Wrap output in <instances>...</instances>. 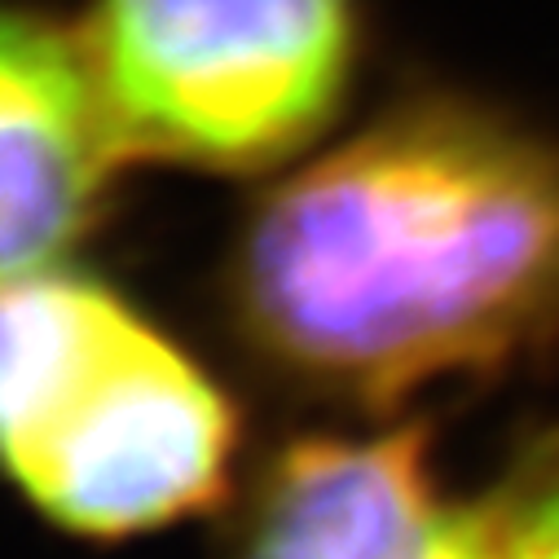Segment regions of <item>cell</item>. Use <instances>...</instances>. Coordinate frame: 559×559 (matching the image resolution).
<instances>
[{
	"label": "cell",
	"instance_id": "277c9868",
	"mask_svg": "<svg viewBox=\"0 0 559 559\" xmlns=\"http://www.w3.org/2000/svg\"><path fill=\"white\" fill-rule=\"evenodd\" d=\"M528 476L480 498L445 493L424 418L374 437H292L255 467L225 559H507Z\"/></svg>",
	"mask_w": 559,
	"mask_h": 559
},
{
	"label": "cell",
	"instance_id": "7a4b0ae2",
	"mask_svg": "<svg viewBox=\"0 0 559 559\" xmlns=\"http://www.w3.org/2000/svg\"><path fill=\"white\" fill-rule=\"evenodd\" d=\"M238 405L159 322L84 269L0 283V476L80 537L212 511Z\"/></svg>",
	"mask_w": 559,
	"mask_h": 559
},
{
	"label": "cell",
	"instance_id": "5b68a950",
	"mask_svg": "<svg viewBox=\"0 0 559 559\" xmlns=\"http://www.w3.org/2000/svg\"><path fill=\"white\" fill-rule=\"evenodd\" d=\"M123 159L80 32L0 0V283L62 264Z\"/></svg>",
	"mask_w": 559,
	"mask_h": 559
},
{
	"label": "cell",
	"instance_id": "6da1fadb",
	"mask_svg": "<svg viewBox=\"0 0 559 559\" xmlns=\"http://www.w3.org/2000/svg\"><path fill=\"white\" fill-rule=\"evenodd\" d=\"M221 322L269 383L361 409L559 344V142L414 93L238 221Z\"/></svg>",
	"mask_w": 559,
	"mask_h": 559
},
{
	"label": "cell",
	"instance_id": "8992f818",
	"mask_svg": "<svg viewBox=\"0 0 559 559\" xmlns=\"http://www.w3.org/2000/svg\"><path fill=\"white\" fill-rule=\"evenodd\" d=\"M507 559H559V480H546L537 467L515 507Z\"/></svg>",
	"mask_w": 559,
	"mask_h": 559
},
{
	"label": "cell",
	"instance_id": "3957f363",
	"mask_svg": "<svg viewBox=\"0 0 559 559\" xmlns=\"http://www.w3.org/2000/svg\"><path fill=\"white\" fill-rule=\"evenodd\" d=\"M361 0H88L75 27L128 159L273 173L340 119Z\"/></svg>",
	"mask_w": 559,
	"mask_h": 559
}]
</instances>
